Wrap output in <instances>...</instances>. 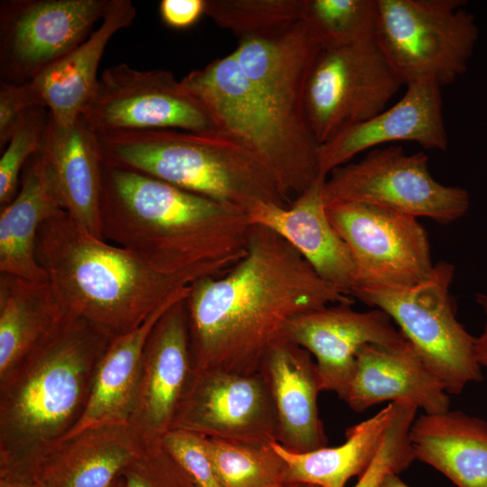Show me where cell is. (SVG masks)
<instances>
[{
    "label": "cell",
    "mask_w": 487,
    "mask_h": 487,
    "mask_svg": "<svg viewBox=\"0 0 487 487\" xmlns=\"http://www.w3.org/2000/svg\"><path fill=\"white\" fill-rule=\"evenodd\" d=\"M335 303L353 300L278 234L252 225L239 262L190 284L185 308L194 372H260L269 352L289 339L296 317Z\"/></svg>",
    "instance_id": "cell-1"
},
{
    "label": "cell",
    "mask_w": 487,
    "mask_h": 487,
    "mask_svg": "<svg viewBox=\"0 0 487 487\" xmlns=\"http://www.w3.org/2000/svg\"><path fill=\"white\" fill-rule=\"evenodd\" d=\"M251 227L244 210L104 160L102 238L161 274L222 275L245 255Z\"/></svg>",
    "instance_id": "cell-2"
},
{
    "label": "cell",
    "mask_w": 487,
    "mask_h": 487,
    "mask_svg": "<svg viewBox=\"0 0 487 487\" xmlns=\"http://www.w3.org/2000/svg\"><path fill=\"white\" fill-rule=\"evenodd\" d=\"M112 339L68 311L0 378V471L17 467L63 439L77 425Z\"/></svg>",
    "instance_id": "cell-3"
},
{
    "label": "cell",
    "mask_w": 487,
    "mask_h": 487,
    "mask_svg": "<svg viewBox=\"0 0 487 487\" xmlns=\"http://www.w3.org/2000/svg\"><path fill=\"white\" fill-rule=\"evenodd\" d=\"M36 257L65 308L113 338L138 327L192 283L161 274L133 253L89 234L64 210L41 225Z\"/></svg>",
    "instance_id": "cell-4"
},
{
    "label": "cell",
    "mask_w": 487,
    "mask_h": 487,
    "mask_svg": "<svg viewBox=\"0 0 487 487\" xmlns=\"http://www.w3.org/2000/svg\"><path fill=\"white\" fill-rule=\"evenodd\" d=\"M105 161L248 211L259 202L288 206L271 170L231 136L154 130L97 135Z\"/></svg>",
    "instance_id": "cell-5"
},
{
    "label": "cell",
    "mask_w": 487,
    "mask_h": 487,
    "mask_svg": "<svg viewBox=\"0 0 487 487\" xmlns=\"http://www.w3.org/2000/svg\"><path fill=\"white\" fill-rule=\"evenodd\" d=\"M204 106L216 130L244 146L272 173L283 197L300 195L317 179L320 144L292 134L271 113L234 54L180 79Z\"/></svg>",
    "instance_id": "cell-6"
},
{
    "label": "cell",
    "mask_w": 487,
    "mask_h": 487,
    "mask_svg": "<svg viewBox=\"0 0 487 487\" xmlns=\"http://www.w3.org/2000/svg\"><path fill=\"white\" fill-rule=\"evenodd\" d=\"M374 41L402 85L441 87L468 69L479 28L464 0H377Z\"/></svg>",
    "instance_id": "cell-7"
},
{
    "label": "cell",
    "mask_w": 487,
    "mask_h": 487,
    "mask_svg": "<svg viewBox=\"0 0 487 487\" xmlns=\"http://www.w3.org/2000/svg\"><path fill=\"white\" fill-rule=\"evenodd\" d=\"M455 266L435 263L419 283L399 289H363L353 296L384 311L448 394H460L482 379L475 337L457 320L450 297Z\"/></svg>",
    "instance_id": "cell-8"
},
{
    "label": "cell",
    "mask_w": 487,
    "mask_h": 487,
    "mask_svg": "<svg viewBox=\"0 0 487 487\" xmlns=\"http://www.w3.org/2000/svg\"><path fill=\"white\" fill-rule=\"evenodd\" d=\"M323 198L325 203L368 204L441 224L463 217L471 202L465 188L434 179L426 153H408L396 145L372 149L335 169L324 181Z\"/></svg>",
    "instance_id": "cell-9"
},
{
    "label": "cell",
    "mask_w": 487,
    "mask_h": 487,
    "mask_svg": "<svg viewBox=\"0 0 487 487\" xmlns=\"http://www.w3.org/2000/svg\"><path fill=\"white\" fill-rule=\"evenodd\" d=\"M80 117L96 135L154 130L215 129L201 103L164 69L108 67Z\"/></svg>",
    "instance_id": "cell-10"
},
{
    "label": "cell",
    "mask_w": 487,
    "mask_h": 487,
    "mask_svg": "<svg viewBox=\"0 0 487 487\" xmlns=\"http://www.w3.org/2000/svg\"><path fill=\"white\" fill-rule=\"evenodd\" d=\"M326 208L356 265L353 295L363 289L409 288L430 275L435 263L418 218L349 201L328 202Z\"/></svg>",
    "instance_id": "cell-11"
},
{
    "label": "cell",
    "mask_w": 487,
    "mask_h": 487,
    "mask_svg": "<svg viewBox=\"0 0 487 487\" xmlns=\"http://www.w3.org/2000/svg\"><path fill=\"white\" fill-rule=\"evenodd\" d=\"M402 86L374 41L320 51L306 90V115L321 145L386 108Z\"/></svg>",
    "instance_id": "cell-12"
},
{
    "label": "cell",
    "mask_w": 487,
    "mask_h": 487,
    "mask_svg": "<svg viewBox=\"0 0 487 487\" xmlns=\"http://www.w3.org/2000/svg\"><path fill=\"white\" fill-rule=\"evenodd\" d=\"M110 0H6L0 4L1 82L34 79L78 47Z\"/></svg>",
    "instance_id": "cell-13"
},
{
    "label": "cell",
    "mask_w": 487,
    "mask_h": 487,
    "mask_svg": "<svg viewBox=\"0 0 487 487\" xmlns=\"http://www.w3.org/2000/svg\"><path fill=\"white\" fill-rule=\"evenodd\" d=\"M173 429L228 441L278 442V416L266 378L262 372H194Z\"/></svg>",
    "instance_id": "cell-14"
},
{
    "label": "cell",
    "mask_w": 487,
    "mask_h": 487,
    "mask_svg": "<svg viewBox=\"0 0 487 487\" xmlns=\"http://www.w3.org/2000/svg\"><path fill=\"white\" fill-rule=\"evenodd\" d=\"M320 51L301 20L272 32L239 39L232 52L280 122L296 137L315 142L317 141L308 122L305 99L308 81Z\"/></svg>",
    "instance_id": "cell-15"
},
{
    "label": "cell",
    "mask_w": 487,
    "mask_h": 487,
    "mask_svg": "<svg viewBox=\"0 0 487 487\" xmlns=\"http://www.w3.org/2000/svg\"><path fill=\"white\" fill-rule=\"evenodd\" d=\"M185 299L169 308L152 327L129 427L143 444L161 442L172 428L194 372Z\"/></svg>",
    "instance_id": "cell-16"
},
{
    "label": "cell",
    "mask_w": 487,
    "mask_h": 487,
    "mask_svg": "<svg viewBox=\"0 0 487 487\" xmlns=\"http://www.w3.org/2000/svg\"><path fill=\"white\" fill-rule=\"evenodd\" d=\"M352 304H330L305 312L290 322L288 330L289 340L316 359L323 391H333L339 398L351 381L363 346L399 347L408 343L384 311H357Z\"/></svg>",
    "instance_id": "cell-17"
},
{
    "label": "cell",
    "mask_w": 487,
    "mask_h": 487,
    "mask_svg": "<svg viewBox=\"0 0 487 487\" xmlns=\"http://www.w3.org/2000/svg\"><path fill=\"white\" fill-rule=\"evenodd\" d=\"M403 96L372 118L350 125L319 147V174L326 178L357 154L394 142L446 151L441 87L434 80L410 83Z\"/></svg>",
    "instance_id": "cell-18"
},
{
    "label": "cell",
    "mask_w": 487,
    "mask_h": 487,
    "mask_svg": "<svg viewBox=\"0 0 487 487\" xmlns=\"http://www.w3.org/2000/svg\"><path fill=\"white\" fill-rule=\"evenodd\" d=\"M142 446L129 425L94 427L61 439L0 474L35 487H111Z\"/></svg>",
    "instance_id": "cell-19"
},
{
    "label": "cell",
    "mask_w": 487,
    "mask_h": 487,
    "mask_svg": "<svg viewBox=\"0 0 487 487\" xmlns=\"http://www.w3.org/2000/svg\"><path fill=\"white\" fill-rule=\"evenodd\" d=\"M326 179H317L288 206L259 202L247 215L251 225L278 234L323 280L349 296L357 288V270L349 247L327 216L323 198Z\"/></svg>",
    "instance_id": "cell-20"
},
{
    "label": "cell",
    "mask_w": 487,
    "mask_h": 487,
    "mask_svg": "<svg viewBox=\"0 0 487 487\" xmlns=\"http://www.w3.org/2000/svg\"><path fill=\"white\" fill-rule=\"evenodd\" d=\"M340 399L355 412L384 401H408L427 414L447 411L450 406L445 385L409 342L399 347L363 346Z\"/></svg>",
    "instance_id": "cell-21"
},
{
    "label": "cell",
    "mask_w": 487,
    "mask_h": 487,
    "mask_svg": "<svg viewBox=\"0 0 487 487\" xmlns=\"http://www.w3.org/2000/svg\"><path fill=\"white\" fill-rule=\"evenodd\" d=\"M41 152L63 210L87 233L103 239L104 158L96 133L80 116L68 124L50 116Z\"/></svg>",
    "instance_id": "cell-22"
},
{
    "label": "cell",
    "mask_w": 487,
    "mask_h": 487,
    "mask_svg": "<svg viewBox=\"0 0 487 487\" xmlns=\"http://www.w3.org/2000/svg\"><path fill=\"white\" fill-rule=\"evenodd\" d=\"M260 372L266 378L274 400L278 443L298 454L327 446L317 408L322 380L311 354L286 339L269 352Z\"/></svg>",
    "instance_id": "cell-23"
},
{
    "label": "cell",
    "mask_w": 487,
    "mask_h": 487,
    "mask_svg": "<svg viewBox=\"0 0 487 487\" xmlns=\"http://www.w3.org/2000/svg\"><path fill=\"white\" fill-rule=\"evenodd\" d=\"M189 289L190 285L179 289L138 327L111 340L96 370L85 411L63 439L94 427L128 425L136 400L147 338L163 313L187 298Z\"/></svg>",
    "instance_id": "cell-24"
},
{
    "label": "cell",
    "mask_w": 487,
    "mask_h": 487,
    "mask_svg": "<svg viewBox=\"0 0 487 487\" xmlns=\"http://www.w3.org/2000/svg\"><path fill=\"white\" fill-rule=\"evenodd\" d=\"M135 17L136 8L130 0H110L97 29L30 81L54 122L68 124L80 116L97 84V70L107 43Z\"/></svg>",
    "instance_id": "cell-25"
},
{
    "label": "cell",
    "mask_w": 487,
    "mask_h": 487,
    "mask_svg": "<svg viewBox=\"0 0 487 487\" xmlns=\"http://www.w3.org/2000/svg\"><path fill=\"white\" fill-rule=\"evenodd\" d=\"M63 211L41 149L26 163L14 198L0 213V273L49 281L36 257L41 225Z\"/></svg>",
    "instance_id": "cell-26"
},
{
    "label": "cell",
    "mask_w": 487,
    "mask_h": 487,
    "mask_svg": "<svg viewBox=\"0 0 487 487\" xmlns=\"http://www.w3.org/2000/svg\"><path fill=\"white\" fill-rule=\"evenodd\" d=\"M415 455L457 487H487V421L463 411L424 413L409 430Z\"/></svg>",
    "instance_id": "cell-27"
},
{
    "label": "cell",
    "mask_w": 487,
    "mask_h": 487,
    "mask_svg": "<svg viewBox=\"0 0 487 487\" xmlns=\"http://www.w3.org/2000/svg\"><path fill=\"white\" fill-rule=\"evenodd\" d=\"M68 311L49 281L0 273V378L41 342Z\"/></svg>",
    "instance_id": "cell-28"
},
{
    "label": "cell",
    "mask_w": 487,
    "mask_h": 487,
    "mask_svg": "<svg viewBox=\"0 0 487 487\" xmlns=\"http://www.w3.org/2000/svg\"><path fill=\"white\" fill-rule=\"evenodd\" d=\"M393 413L394 403L390 402L374 416L348 427L345 442L335 447L298 454L272 442L287 464L288 482L344 487L350 478L359 477L376 455Z\"/></svg>",
    "instance_id": "cell-29"
},
{
    "label": "cell",
    "mask_w": 487,
    "mask_h": 487,
    "mask_svg": "<svg viewBox=\"0 0 487 487\" xmlns=\"http://www.w3.org/2000/svg\"><path fill=\"white\" fill-rule=\"evenodd\" d=\"M203 437L223 487H271L289 483L287 464L272 442L256 444Z\"/></svg>",
    "instance_id": "cell-30"
},
{
    "label": "cell",
    "mask_w": 487,
    "mask_h": 487,
    "mask_svg": "<svg viewBox=\"0 0 487 487\" xmlns=\"http://www.w3.org/2000/svg\"><path fill=\"white\" fill-rule=\"evenodd\" d=\"M377 0H306L302 21L322 51L374 41Z\"/></svg>",
    "instance_id": "cell-31"
},
{
    "label": "cell",
    "mask_w": 487,
    "mask_h": 487,
    "mask_svg": "<svg viewBox=\"0 0 487 487\" xmlns=\"http://www.w3.org/2000/svg\"><path fill=\"white\" fill-rule=\"evenodd\" d=\"M306 0H206V15L239 39L272 32L303 19Z\"/></svg>",
    "instance_id": "cell-32"
},
{
    "label": "cell",
    "mask_w": 487,
    "mask_h": 487,
    "mask_svg": "<svg viewBox=\"0 0 487 487\" xmlns=\"http://www.w3.org/2000/svg\"><path fill=\"white\" fill-rule=\"evenodd\" d=\"M50 119L43 106L28 110L16 126L0 159V206L8 205L20 187V173L42 147Z\"/></svg>",
    "instance_id": "cell-33"
},
{
    "label": "cell",
    "mask_w": 487,
    "mask_h": 487,
    "mask_svg": "<svg viewBox=\"0 0 487 487\" xmlns=\"http://www.w3.org/2000/svg\"><path fill=\"white\" fill-rule=\"evenodd\" d=\"M394 403V413L381 446L354 487H380L390 473H400L415 460L409 430L418 407L407 401Z\"/></svg>",
    "instance_id": "cell-34"
},
{
    "label": "cell",
    "mask_w": 487,
    "mask_h": 487,
    "mask_svg": "<svg viewBox=\"0 0 487 487\" xmlns=\"http://www.w3.org/2000/svg\"><path fill=\"white\" fill-rule=\"evenodd\" d=\"M119 477L123 487H197L161 442L143 444Z\"/></svg>",
    "instance_id": "cell-35"
},
{
    "label": "cell",
    "mask_w": 487,
    "mask_h": 487,
    "mask_svg": "<svg viewBox=\"0 0 487 487\" xmlns=\"http://www.w3.org/2000/svg\"><path fill=\"white\" fill-rule=\"evenodd\" d=\"M161 442L197 487H223L216 475L202 436L173 429Z\"/></svg>",
    "instance_id": "cell-36"
},
{
    "label": "cell",
    "mask_w": 487,
    "mask_h": 487,
    "mask_svg": "<svg viewBox=\"0 0 487 487\" xmlns=\"http://www.w3.org/2000/svg\"><path fill=\"white\" fill-rule=\"evenodd\" d=\"M36 106H43L30 82L0 85V148L8 143L23 115ZM44 107V106H43ZM47 109V108H46Z\"/></svg>",
    "instance_id": "cell-37"
},
{
    "label": "cell",
    "mask_w": 487,
    "mask_h": 487,
    "mask_svg": "<svg viewBox=\"0 0 487 487\" xmlns=\"http://www.w3.org/2000/svg\"><path fill=\"white\" fill-rule=\"evenodd\" d=\"M159 11L167 26L186 29L193 26L206 14V0H161Z\"/></svg>",
    "instance_id": "cell-38"
},
{
    "label": "cell",
    "mask_w": 487,
    "mask_h": 487,
    "mask_svg": "<svg viewBox=\"0 0 487 487\" xmlns=\"http://www.w3.org/2000/svg\"><path fill=\"white\" fill-rule=\"evenodd\" d=\"M476 302L485 315V324L481 335L475 337V355L480 366L487 369V294L477 293Z\"/></svg>",
    "instance_id": "cell-39"
},
{
    "label": "cell",
    "mask_w": 487,
    "mask_h": 487,
    "mask_svg": "<svg viewBox=\"0 0 487 487\" xmlns=\"http://www.w3.org/2000/svg\"><path fill=\"white\" fill-rule=\"evenodd\" d=\"M0 487H35L33 484L9 475L0 474Z\"/></svg>",
    "instance_id": "cell-40"
},
{
    "label": "cell",
    "mask_w": 487,
    "mask_h": 487,
    "mask_svg": "<svg viewBox=\"0 0 487 487\" xmlns=\"http://www.w3.org/2000/svg\"><path fill=\"white\" fill-rule=\"evenodd\" d=\"M398 475L397 473L388 474L380 487H409Z\"/></svg>",
    "instance_id": "cell-41"
},
{
    "label": "cell",
    "mask_w": 487,
    "mask_h": 487,
    "mask_svg": "<svg viewBox=\"0 0 487 487\" xmlns=\"http://www.w3.org/2000/svg\"><path fill=\"white\" fill-rule=\"evenodd\" d=\"M271 487H318V486L309 484V483H305V482H289V483L271 486Z\"/></svg>",
    "instance_id": "cell-42"
},
{
    "label": "cell",
    "mask_w": 487,
    "mask_h": 487,
    "mask_svg": "<svg viewBox=\"0 0 487 487\" xmlns=\"http://www.w3.org/2000/svg\"><path fill=\"white\" fill-rule=\"evenodd\" d=\"M111 487H123L120 477L118 476L117 480Z\"/></svg>",
    "instance_id": "cell-43"
}]
</instances>
